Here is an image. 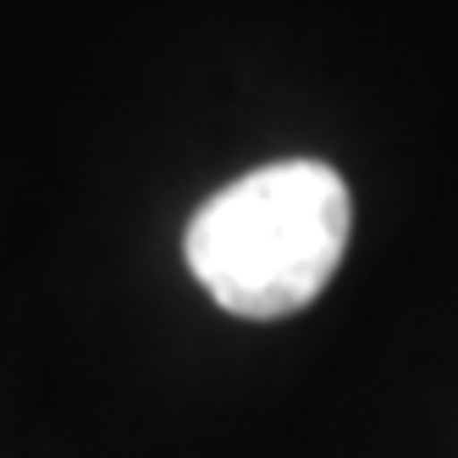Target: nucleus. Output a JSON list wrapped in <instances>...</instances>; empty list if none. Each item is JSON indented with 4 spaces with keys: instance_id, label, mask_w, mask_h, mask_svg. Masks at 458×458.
<instances>
[{
    "instance_id": "1",
    "label": "nucleus",
    "mask_w": 458,
    "mask_h": 458,
    "mask_svg": "<svg viewBox=\"0 0 458 458\" xmlns=\"http://www.w3.org/2000/svg\"><path fill=\"white\" fill-rule=\"evenodd\" d=\"M348 226V182L326 160H271L193 210L182 254L226 315L282 320L337 276Z\"/></svg>"
}]
</instances>
